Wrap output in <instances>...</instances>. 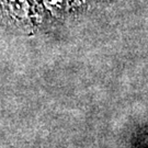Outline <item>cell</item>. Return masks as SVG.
Here are the masks:
<instances>
[{"mask_svg": "<svg viewBox=\"0 0 148 148\" xmlns=\"http://www.w3.org/2000/svg\"><path fill=\"white\" fill-rule=\"evenodd\" d=\"M5 2L16 12H24L27 7L25 0H5Z\"/></svg>", "mask_w": 148, "mask_h": 148, "instance_id": "obj_1", "label": "cell"}]
</instances>
